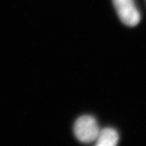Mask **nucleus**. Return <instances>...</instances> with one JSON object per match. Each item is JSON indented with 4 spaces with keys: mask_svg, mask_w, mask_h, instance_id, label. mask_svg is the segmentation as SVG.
I'll use <instances>...</instances> for the list:
<instances>
[{
    "mask_svg": "<svg viewBox=\"0 0 146 146\" xmlns=\"http://www.w3.org/2000/svg\"><path fill=\"white\" fill-rule=\"evenodd\" d=\"M100 131L96 120L89 115L78 118L74 126V133L76 137L85 143L96 141Z\"/></svg>",
    "mask_w": 146,
    "mask_h": 146,
    "instance_id": "f257e3e1",
    "label": "nucleus"
},
{
    "mask_svg": "<svg viewBox=\"0 0 146 146\" xmlns=\"http://www.w3.org/2000/svg\"><path fill=\"white\" fill-rule=\"evenodd\" d=\"M96 141L98 146H115L119 141V135L115 129L105 128L100 131Z\"/></svg>",
    "mask_w": 146,
    "mask_h": 146,
    "instance_id": "7ed1b4c3",
    "label": "nucleus"
},
{
    "mask_svg": "<svg viewBox=\"0 0 146 146\" xmlns=\"http://www.w3.org/2000/svg\"><path fill=\"white\" fill-rule=\"evenodd\" d=\"M120 21L128 27L137 25L141 15L137 8L134 0H112Z\"/></svg>",
    "mask_w": 146,
    "mask_h": 146,
    "instance_id": "f03ea898",
    "label": "nucleus"
}]
</instances>
